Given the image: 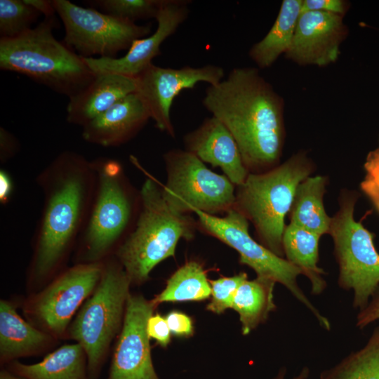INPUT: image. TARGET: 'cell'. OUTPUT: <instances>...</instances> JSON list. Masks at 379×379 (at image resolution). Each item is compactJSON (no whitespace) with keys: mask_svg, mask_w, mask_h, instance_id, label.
Wrapping results in <instances>:
<instances>
[{"mask_svg":"<svg viewBox=\"0 0 379 379\" xmlns=\"http://www.w3.org/2000/svg\"><path fill=\"white\" fill-rule=\"evenodd\" d=\"M97 166L98 190L85 236L88 256L92 260L103 255L120 237L132 211L120 165L108 160Z\"/></svg>","mask_w":379,"mask_h":379,"instance_id":"cell-11","label":"cell"},{"mask_svg":"<svg viewBox=\"0 0 379 379\" xmlns=\"http://www.w3.org/2000/svg\"><path fill=\"white\" fill-rule=\"evenodd\" d=\"M224 77L223 68L215 65L174 69L152 63L134 77L135 93L147 108L156 127L174 137L170 112L176 96L185 89L193 88L199 82L217 84Z\"/></svg>","mask_w":379,"mask_h":379,"instance_id":"cell-12","label":"cell"},{"mask_svg":"<svg viewBox=\"0 0 379 379\" xmlns=\"http://www.w3.org/2000/svg\"><path fill=\"white\" fill-rule=\"evenodd\" d=\"M379 320V288L370 299L367 305L359 311L356 326L363 329L371 324Z\"/></svg>","mask_w":379,"mask_h":379,"instance_id":"cell-35","label":"cell"},{"mask_svg":"<svg viewBox=\"0 0 379 379\" xmlns=\"http://www.w3.org/2000/svg\"><path fill=\"white\" fill-rule=\"evenodd\" d=\"M272 279L257 277L246 280L237 291L232 308L239 316L243 335H248L265 321L276 309Z\"/></svg>","mask_w":379,"mask_h":379,"instance_id":"cell-25","label":"cell"},{"mask_svg":"<svg viewBox=\"0 0 379 379\" xmlns=\"http://www.w3.org/2000/svg\"><path fill=\"white\" fill-rule=\"evenodd\" d=\"M171 333L178 337H188L194 331L191 318L185 313L173 311L166 316Z\"/></svg>","mask_w":379,"mask_h":379,"instance_id":"cell-34","label":"cell"},{"mask_svg":"<svg viewBox=\"0 0 379 379\" xmlns=\"http://www.w3.org/2000/svg\"><path fill=\"white\" fill-rule=\"evenodd\" d=\"M1 157L6 159L13 155L17 149L15 139L4 128L0 131Z\"/></svg>","mask_w":379,"mask_h":379,"instance_id":"cell-36","label":"cell"},{"mask_svg":"<svg viewBox=\"0 0 379 379\" xmlns=\"http://www.w3.org/2000/svg\"><path fill=\"white\" fill-rule=\"evenodd\" d=\"M62 172L49 190L39 231L34 272L44 276L58 264L80 225L88 192L90 165L81 156L58 157Z\"/></svg>","mask_w":379,"mask_h":379,"instance_id":"cell-5","label":"cell"},{"mask_svg":"<svg viewBox=\"0 0 379 379\" xmlns=\"http://www.w3.org/2000/svg\"><path fill=\"white\" fill-rule=\"evenodd\" d=\"M102 271L99 263L77 265L39 294L32 310L46 331L55 336L64 333L77 309L95 289Z\"/></svg>","mask_w":379,"mask_h":379,"instance_id":"cell-13","label":"cell"},{"mask_svg":"<svg viewBox=\"0 0 379 379\" xmlns=\"http://www.w3.org/2000/svg\"><path fill=\"white\" fill-rule=\"evenodd\" d=\"M25 2L36 9L45 18H55L56 13L52 1L48 0H24Z\"/></svg>","mask_w":379,"mask_h":379,"instance_id":"cell-37","label":"cell"},{"mask_svg":"<svg viewBox=\"0 0 379 379\" xmlns=\"http://www.w3.org/2000/svg\"><path fill=\"white\" fill-rule=\"evenodd\" d=\"M350 2L345 0H302L301 13L310 11H324L344 16Z\"/></svg>","mask_w":379,"mask_h":379,"instance_id":"cell-32","label":"cell"},{"mask_svg":"<svg viewBox=\"0 0 379 379\" xmlns=\"http://www.w3.org/2000/svg\"><path fill=\"white\" fill-rule=\"evenodd\" d=\"M211 292L209 280L202 266L191 261L180 267L168 279L166 288L152 302L199 301L208 298Z\"/></svg>","mask_w":379,"mask_h":379,"instance_id":"cell-26","label":"cell"},{"mask_svg":"<svg viewBox=\"0 0 379 379\" xmlns=\"http://www.w3.org/2000/svg\"><path fill=\"white\" fill-rule=\"evenodd\" d=\"M154 308L152 301L129 295L107 379H159L152 364L147 332Z\"/></svg>","mask_w":379,"mask_h":379,"instance_id":"cell-14","label":"cell"},{"mask_svg":"<svg viewBox=\"0 0 379 379\" xmlns=\"http://www.w3.org/2000/svg\"><path fill=\"white\" fill-rule=\"evenodd\" d=\"M55 18H45L16 38H0V69L24 74L70 98L88 86L96 74L55 38Z\"/></svg>","mask_w":379,"mask_h":379,"instance_id":"cell-2","label":"cell"},{"mask_svg":"<svg viewBox=\"0 0 379 379\" xmlns=\"http://www.w3.org/2000/svg\"><path fill=\"white\" fill-rule=\"evenodd\" d=\"M320 379H379V326L362 347L324 370Z\"/></svg>","mask_w":379,"mask_h":379,"instance_id":"cell-27","label":"cell"},{"mask_svg":"<svg viewBox=\"0 0 379 379\" xmlns=\"http://www.w3.org/2000/svg\"><path fill=\"white\" fill-rule=\"evenodd\" d=\"M320 238V235L290 222L283 235L284 258L310 280L314 295L321 294L327 286L324 278L326 272L318 266Z\"/></svg>","mask_w":379,"mask_h":379,"instance_id":"cell-22","label":"cell"},{"mask_svg":"<svg viewBox=\"0 0 379 379\" xmlns=\"http://www.w3.org/2000/svg\"><path fill=\"white\" fill-rule=\"evenodd\" d=\"M358 198L356 191L341 190L328 234L338 264V286L352 291V307L360 311L379 288V253L373 242L375 234L354 219Z\"/></svg>","mask_w":379,"mask_h":379,"instance_id":"cell-6","label":"cell"},{"mask_svg":"<svg viewBox=\"0 0 379 379\" xmlns=\"http://www.w3.org/2000/svg\"><path fill=\"white\" fill-rule=\"evenodd\" d=\"M50 340L49 335L32 326L17 313L13 305L0 303V356L1 363L41 350Z\"/></svg>","mask_w":379,"mask_h":379,"instance_id":"cell-21","label":"cell"},{"mask_svg":"<svg viewBox=\"0 0 379 379\" xmlns=\"http://www.w3.org/2000/svg\"><path fill=\"white\" fill-rule=\"evenodd\" d=\"M140 196L136 227L117 253L131 282L137 284L146 281L155 266L173 256L180 239H191L195 230L194 220L169 206L154 180H145Z\"/></svg>","mask_w":379,"mask_h":379,"instance_id":"cell-4","label":"cell"},{"mask_svg":"<svg viewBox=\"0 0 379 379\" xmlns=\"http://www.w3.org/2000/svg\"><path fill=\"white\" fill-rule=\"evenodd\" d=\"M147 332L161 346L166 347L170 342L171 331L165 318L160 314L152 315L147 321Z\"/></svg>","mask_w":379,"mask_h":379,"instance_id":"cell-33","label":"cell"},{"mask_svg":"<svg viewBox=\"0 0 379 379\" xmlns=\"http://www.w3.org/2000/svg\"><path fill=\"white\" fill-rule=\"evenodd\" d=\"M327 184L328 178L322 175H310L299 184L288 215L290 223L321 237L328 234L331 217L324 205Z\"/></svg>","mask_w":379,"mask_h":379,"instance_id":"cell-23","label":"cell"},{"mask_svg":"<svg viewBox=\"0 0 379 379\" xmlns=\"http://www.w3.org/2000/svg\"><path fill=\"white\" fill-rule=\"evenodd\" d=\"M314 168V161L301 150L267 171L249 173L237 186L234 207L252 222L260 243L279 257L284 258L285 218L297 187Z\"/></svg>","mask_w":379,"mask_h":379,"instance_id":"cell-3","label":"cell"},{"mask_svg":"<svg viewBox=\"0 0 379 379\" xmlns=\"http://www.w3.org/2000/svg\"><path fill=\"white\" fill-rule=\"evenodd\" d=\"M286 373V369L285 368H281L277 375L273 379H285V375ZM310 375V369L308 367H303L300 372L294 376L291 379H307Z\"/></svg>","mask_w":379,"mask_h":379,"instance_id":"cell-39","label":"cell"},{"mask_svg":"<svg viewBox=\"0 0 379 379\" xmlns=\"http://www.w3.org/2000/svg\"><path fill=\"white\" fill-rule=\"evenodd\" d=\"M41 14L24 0H0V35L14 39L28 30Z\"/></svg>","mask_w":379,"mask_h":379,"instance_id":"cell-28","label":"cell"},{"mask_svg":"<svg viewBox=\"0 0 379 379\" xmlns=\"http://www.w3.org/2000/svg\"><path fill=\"white\" fill-rule=\"evenodd\" d=\"M0 379H25L16 375L7 369H3L0 372Z\"/></svg>","mask_w":379,"mask_h":379,"instance_id":"cell-40","label":"cell"},{"mask_svg":"<svg viewBox=\"0 0 379 379\" xmlns=\"http://www.w3.org/2000/svg\"><path fill=\"white\" fill-rule=\"evenodd\" d=\"M135 91L134 77L114 73L96 74L88 86L69 98L67 119L84 126Z\"/></svg>","mask_w":379,"mask_h":379,"instance_id":"cell-19","label":"cell"},{"mask_svg":"<svg viewBox=\"0 0 379 379\" xmlns=\"http://www.w3.org/2000/svg\"><path fill=\"white\" fill-rule=\"evenodd\" d=\"M189 1L164 0L156 17L155 32L135 40L127 53L119 58H82L95 74L114 73L135 77L161 54V46L173 34L189 15Z\"/></svg>","mask_w":379,"mask_h":379,"instance_id":"cell-16","label":"cell"},{"mask_svg":"<svg viewBox=\"0 0 379 379\" xmlns=\"http://www.w3.org/2000/svg\"><path fill=\"white\" fill-rule=\"evenodd\" d=\"M164 0H96L90 4L101 12L125 19L136 20L156 18Z\"/></svg>","mask_w":379,"mask_h":379,"instance_id":"cell-29","label":"cell"},{"mask_svg":"<svg viewBox=\"0 0 379 379\" xmlns=\"http://www.w3.org/2000/svg\"><path fill=\"white\" fill-rule=\"evenodd\" d=\"M302 2V0H284L271 29L251 48L248 55L260 68L272 66L288 51L301 13Z\"/></svg>","mask_w":379,"mask_h":379,"instance_id":"cell-24","label":"cell"},{"mask_svg":"<svg viewBox=\"0 0 379 379\" xmlns=\"http://www.w3.org/2000/svg\"><path fill=\"white\" fill-rule=\"evenodd\" d=\"M12 184L8 175L4 171L0 173V199L1 202L6 201L11 194Z\"/></svg>","mask_w":379,"mask_h":379,"instance_id":"cell-38","label":"cell"},{"mask_svg":"<svg viewBox=\"0 0 379 379\" xmlns=\"http://www.w3.org/2000/svg\"><path fill=\"white\" fill-rule=\"evenodd\" d=\"M364 170L360 190L379 213V142L378 146L368 153Z\"/></svg>","mask_w":379,"mask_h":379,"instance_id":"cell-31","label":"cell"},{"mask_svg":"<svg viewBox=\"0 0 379 379\" xmlns=\"http://www.w3.org/2000/svg\"><path fill=\"white\" fill-rule=\"evenodd\" d=\"M167 171L163 195L175 211L199 210L210 215L227 212L235 204L234 185L210 170L187 150L173 149L164 155Z\"/></svg>","mask_w":379,"mask_h":379,"instance_id":"cell-9","label":"cell"},{"mask_svg":"<svg viewBox=\"0 0 379 379\" xmlns=\"http://www.w3.org/2000/svg\"><path fill=\"white\" fill-rule=\"evenodd\" d=\"M150 118L145 105L134 92L85 124L82 136L105 147L119 145L136 135Z\"/></svg>","mask_w":379,"mask_h":379,"instance_id":"cell-18","label":"cell"},{"mask_svg":"<svg viewBox=\"0 0 379 379\" xmlns=\"http://www.w3.org/2000/svg\"><path fill=\"white\" fill-rule=\"evenodd\" d=\"M247 279V274L240 272L232 277L209 280L211 300L207 305V310L219 314L232 308L237 289Z\"/></svg>","mask_w":379,"mask_h":379,"instance_id":"cell-30","label":"cell"},{"mask_svg":"<svg viewBox=\"0 0 379 379\" xmlns=\"http://www.w3.org/2000/svg\"><path fill=\"white\" fill-rule=\"evenodd\" d=\"M131 280L123 267L108 264L93 295L69 328V336L84 349L90 379H97L108 347L118 332Z\"/></svg>","mask_w":379,"mask_h":379,"instance_id":"cell-7","label":"cell"},{"mask_svg":"<svg viewBox=\"0 0 379 379\" xmlns=\"http://www.w3.org/2000/svg\"><path fill=\"white\" fill-rule=\"evenodd\" d=\"M348 32L341 15L318 11L302 12L285 57L302 66L334 63Z\"/></svg>","mask_w":379,"mask_h":379,"instance_id":"cell-15","label":"cell"},{"mask_svg":"<svg viewBox=\"0 0 379 379\" xmlns=\"http://www.w3.org/2000/svg\"><path fill=\"white\" fill-rule=\"evenodd\" d=\"M200 227L225 243L239 255V262L253 269L257 277L272 279L282 284L314 316L320 326L329 331L331 324L312 303L299 286L300 270L286 258L279 257L253 239L248 232V219L234 207L220 218L194 210Z\"/></svg>","mask_w":379,"mask_h":379,"instance_id":"cell-8","label":"cell"},{"mask_svg":"<svg viewBox=\"0 0 379 379\" xmlns=\"http://www.w3.org/2000/svg\"><path fill=\"white\" fill-rule=\"evenodd\" d=\"M7 370L25 379H90L86 354L78 343L60 347L36 364L11 361Z\"/></svg>","mask_w":379,"mask_h":379,"instance_id":"cell-20","label":"cell"},{"mask_svg":"<svg viewBox=\"0 0 379 379\" xmlns=\"http://www.w3.org/2000/svg\"><path fill=\"white\" fill-rule=\"evenodd\" d=\"M186 150L204 163L219 167L234 185L244 183L249 172L238 145L229 130L214 117L206 118L194 131L185 137Z\"/></svg>","mask_w":379,"mask_h":379,"instance_id":"cell-17","label":"cell"},{"mask_svg":"<svg viewBox=\"0 0 379 379\" xmlns=\"http://www.w3.org/2000/svg\"><path fill=\"white\" fill-rule=\"evenodd\" d=\"M52 2L64 25L63 43L83 58H115L119 52L128 50L135 40L151 32V25H139L67 0Z\"/></svg>","mask_w":379,"mask_h":379,"instance_id":"cell-10","label":"cell"},{"mask_svg":"<svg viewBox=\"0 0 379 379\" xmlns=\"http://www.w3.org/2000/svg\"><path fill=\"white\" fill-rule=\"evenodd\" d=\"M202 104L231 133L249 173L279 164L286 136L284 102L258 69H232L227 78L209 85Z\"/></svg>","mask_w":379,"mask_h":379,"instance_id":"cell-1","label":"cell"}]
</instances>
